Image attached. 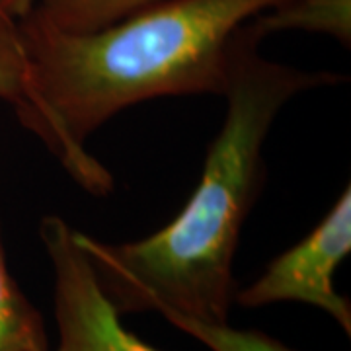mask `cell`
<instances>
[{
  "instance_id": "ba28073f",
  "label": "cell",
  "mask_w": 351,
  "mask_h": 351,
  "mask_svg": "<svg viewBox=\"0 0 351 351\" xmlns=\"http://www.w3.org/2000/svg\"><path fill=\"white\" fill-rule=\"evenodd\" d=\"M158 314H162L172 326L201 341L211 351H295L258 330H239L228 326V322H199L170 311Z\"/></svg>"
},
{
  "instance_id": "30bf717a",
  "label": "cell",
  "mask_w": 351,
  "mask_h": 351,
  "mask_svg": "<svg viewBox=\"0 0 351 351\" xmlns=\"http://www.w3.org/2000/svg\"><path fill=\"white\" fill-rule=\"evenodd\" d=\"M36 2L38 0H0V8L6 10L16 20H20L36 6Z\"/></svg>"
},
{
  "instance_id": "52a82bcc",
  "label": "cell",
  "mask_w": 351,
  "mask_h": 351,
  "mask_svg": "<svg viewBox=\"0 0 351 351\" xmlns=\"http://www.w3.org/2000/svg\"><path fill=\"white\" fill-rule=\"evenodd\" d=\"M156 0H39L29 12L63 32H94Z\"/></svg>"
},
{
  "instance_id": "8992f818",
  "label": "cell",
  "mask_w": 351,
  "mask_h": 351,
  "mask_svg": "<svg viewBox=\"0 0 351 351\" xmlns=\"http://www.w3.org/2000/svg\"><path fill=\"white\" fill-rule=\"evenodd\" d=\"M47 343L43 318L8 271L0 242V351H27Z\"/></svg>"
},
{
  "instance_id": "277c9868",
  "label": "cell",
  "mask_w": 351,
  "mask_h": 351,
  "mask_svg": "<svg viewBox=\"0 0 351 351\" xmlns=\"http://www.w3.org/2000/svg\"><path fill=\"white\" fill-rule=\"evenodd\" d=\"M39 239L55 277V351H158L123 326L76 242V228L47 215L39 223Z\"/></svg>"
},
{
  "instance_id": "5b68a950",
  "label": "cell",
  "mask_w": 351,
  "mask_h": 351,
  "mask_svg": "<svg viewBox=\"0 0 351 351\" xmlns=\"http://www.w3.org/2000/svg\"><path fill=\"white\" fill-rule=\"evenodd\" d=\"M248 24L262 39L276 32L301 29L332 36L350 47L351 0H283Z\"/></svg>"
},
{
  "instance_id": "9c48e42d",
  "label": "cell",
  "mask_w": 351,
  "mask_h": 351,
  "mask_svg": "<svg viewBox=\"0 0 351 351\" xmlns=\"http://www.w3.org/2000/svg\"><path fill=\"white\" fill-rule=\"evenodd\" d=\"M27 59L18 20L0 8V100L14 110L24 101Z\"/></svg>"
},
{
  "instance_id": "8fae6325",
  "label": "cell",
  "mask_w": 351,
  "mask_h": 351,
  "mask_svg": "<svg viewBox=\"0 0 351 351\" xmlns=\"http://www.w3.org/2000/svg\"><path fill=\"white\" fill-rule=\"evenodd\" d=\"M27 351H49V343H38V346L29 348Z\"/></svg>"
},
{
  "instance_id": "7a4b0ae2",
  "label": "cell",
  "mask_w": 351,
  "mask_h": 351,
  "mask_svg": "<svg viewBox=\"0 0 351 351\" xmlns=\"http://www.w3.org/2000/svg\"><path fill=\"white\" fill-rule=\"evenodd\" d=\"M262 38L240 27L228 49L226 115L184 209L151 237L110 244L76 230L101 291L121 314L170 311L228 322L240 230L265 178L263 147L283 106L341 76L263 59Z\"/></svg>"
},
{
  "instance_id": "6da1fadb",
  "label": "cell",
  "mask_w": 351,
  "mask_h": 351,
  "mask_svg": "<svg viewBox=\"0 0 351 351\" xmlns=\"http://www.w3.org/2000/svg\"><path fill=\"white\" fill-rule=\"evenodd\" d=\"M281 2L156 0L80 34L27 12L18 20L27 59L25 98L14 112L80 188L106 195L112 176L86 151L88 137L141 101L223 96L234 34Z\"/></svg>"
},
{
  "instance_id": "3957f363",
  "label": "cell",
  "mask_w": 351,
  "mask_h": 351,
  "mask_svg": "<svg viewBox=\"0 0 351 351\" xmlns=\"http://www.w3.org/2000/svg\"><path fill=\"white\" fill-rule=\"evenodd\" d=\"M351 252V189L293 248L279 254L252 285L239 289L234 302L260 308L276 302H302L330 314L351 334V302L336 291L334 274Z\"/></svg>"
}]
</instances>
